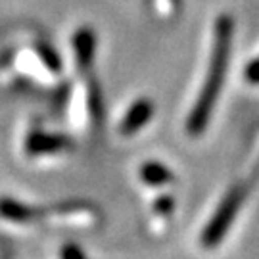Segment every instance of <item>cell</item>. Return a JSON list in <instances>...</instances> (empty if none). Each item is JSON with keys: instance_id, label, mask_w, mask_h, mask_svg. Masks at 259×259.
<instances>
[{"instance_id": "cell-1", "label": "cell", "mask_w": 259, "mask_h": 259, "mask_svg": "<svg viewBox=\"0 0 259 259\" xmlns=\"http://www.w3.org/2000/svg\"><path fill=\"white\" fill-rule=\"evenodd\" d=\"M232 38H234V23L231 18L223 16L215 23L202 84L185 121V131L190 139H198L204 135L213 117L215 106L221 98L223 84L232 58Z\"/></svg>"}, {"instance_id": "cell-2", "label": "cell", "mask_w": 259, "mask_h": 259, "mask_svg": "<svg viewBox=\"0 0 259 259\" xmlns=\"http://www.w3.org/2000/svg\"><path fill=\"white\" fill-rule=\"evenodd\" d=\"M259 183V127L250 137L248 148L238 169L231 177V183L225 188L215 209L205 221V227L200 232V246L204 250H215L221 246L223 238L229 234L236 221L240 209L246 205L250 192Z\"/></svg>"}, {"instance_id": "cell-3", "label": "cell", "mask_w": 259, "mask_h": 259, "mask_svg": "<svg viewBox=\"0 0 259 259\" xmlns=\"http://www.w3.org/2000/svg\"><path fill=\"white\" fill-rule=\"evenodd\" d=\"M0 217L23 229H67L84 231L102 221V213L91 202L65 200L38 205L16 198H0Z\"/></svg>"}, {"instance_id": "cell-4", "label": "cell", "mask_w": 259, "mask_h": 259, "mask_svg": "<svg viewBox=\"0 0 259 259\" xmlns=\"http://www.w3.org/2000/svg\"><path fill=\"white\" fill-rule=\"evenodd\" d=\"M23 152L29 159H48L62 157L71 152V142L52 131L31 129L23 140Z\"/></svg>"}, {"instance_id": "cell-5", "label": "cell", "mask_w": 259, "mask_h": 259, "mask_svg": "<svg viewBox=\"0 0 259 259\" xmlns=\"http://www.w3.org/2000/svg\"><path fill=\"white\" fill-rule=\"evenodd\" d=\"M154 117V102L150 98H137L131 104L127 111L123 113L119 125H117V135L119 137H135L139 135Z\"/></svg>"}, {"instance_id": "cell-6", "label": "cell", "mask_w": 259, "mask_h": 259, "mask_svg": "<svg viewBox=\"0 0 259 259\" xmlns=\"http://www.w3.org/2000/svg\"><path fill=\"white\" fill-rule=\"evenodd\" d=\"M139 177L140 183L152 190H163V188L169 190L175 185L173 171L161 161H144V165L139 169Z\"/></svg>"}, {"instance_id": "cell-7", "label": "cell", "mask_w": 259, "mask_h": 259, "mask_svg": "<svg viewBox=\"0 0 259 259\" xmlns=\"http://www.w3.org/2000/svg\"><path fill=\"white\" fill-rule=\"evenodd\" d=\"M173 213H175V198L165 190L152 202V215H150V229H152V232L159 234V232L165 231L167 223L171 221Z\"/></svg>"}, {"instance_id": "cell-8", "label": "cell", "mask_w": 259, "mask_h": 259, "mask_svg": "<svg viewBox=\"0 0 259 259\" xmlns=\"http://www.w3.org/2000/svg\"><path fill=\"white\" fill-rule=\"evenodd\" d=\"M246 81L253 87H259V56H255L251 62H248L246 65V71H244Z\"/></svg>"}]
</instances>
